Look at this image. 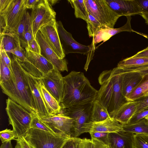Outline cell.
I'll return each mask as SVG.
<instances>
[{
	"label": "cell",
	"instance_id": "cell-1",
	"mask_svg": "<svg viewBox=\"0 0 148 148\" xmlns=\"http://www.w3.org/2000/svg\"><path fill=\"white\" fill-rule=\"evenodd\" d=\"M63 79L61 108L69 109L92 103L96 99L98 91L91 85L83 73L72 71Z\"/></svg>",
	"mask_w": 148,
	"mask_h": 148
},
{
	"label": "cell",
	"instance_id": "cell-2",
	"mask_svg": "<svg viewBox=\"0 0 148 148\" xmlns=\"http://www.w3.org/2000/svg\"><path fill=\"white\" fill-rule=\"evenodd\" d=\"M122 77L120 69L116 67L103 71L98 78L101 86L96 99L106 108L110 116L127 101L123 92Z\"/></svg>",
	"mask_w": 148,
	"mask_h": 148
},
{
	"label": "cell",
	"instance_id": "cell-3",
	"mask_svg": "<svg viewBox=\"0 0 148 148\" xmlns=\"http://www.w3.org/2000/svg\"><path fill=\"white\" fill-rule=\"evenodd\" d=\"M10 58L15 83V89L10 99L37 116L27 73L14 55Z\"/></svg>",
	"mask_w": 148,
	"mask_h": 148
},
{
	"label": "cell",
	"instance_id": "cell-4",
	"mask_svg": "<svg viewBox=\"0 0 148 148\" xmlns=\"http://www.w3.org/2000/svg\"><path fill=\"white\" fill-rule=\"evenodd\" d=\"M5 110L16 138L23 136L31 128L32 122L36 116L9 97L6 100Z\"/></svg>",
	"mask_w": 148,
	"mask_h": 148
},
{
	"label": "cell",
	"instance_id": "cell-5",
	"mask_svg": "<svg viewBox=\"0 0 148 148\" xmlns=\"http://www.w3.org/2000/svg\"><path fill=\"white\" fill-rule=\"evenodd\" d=\"M23 136L34 148H61L70 138L56 136L49 132L33 128H30Z\"/></svg>",
	"mask_w": 148,
	"mask_h": 148
},
{
	"label": "cell",
	"instance_id": "cell-6",
	"mask_svg": "<svg viewBox=\"0 0 148 148\" xmlns=\"http://www.w3.org/2000/svg\"><path fill=\"white\" fill-rule=\"evenodd\" d=\"M88 12L107 28H114L120 17L108 6L106 0H84Z\"/></svg>",
	"mask_w": 148,
	"mask_h": 148
},
{
	"label": "cell",
	"instance_id": "cell-7",
	"mask_svg": "<svg viewBox=\"0 0 148 148\" xmlns=\"http://www.w3.org/2000/svg\"><path fill=\"white\" fill-rule=\"evenodd\" d=\"M25 1L11 0L7 7L0 12V16L3 18L5 25V30L2 34L8 33L16 34L26 12L27 8Z\"/></svg>",
	"mask_w": 148,
	"mask_h": 148
},
{
	"label": "cell",
	"instance_id": "cell-8",
	"mask_svg": "<svg viewBox=\"0 0 148 148\" xmlns=\"http://www.w3.org/2000/svg\"><path fill=\"white\" fill-rule=\"evenodd\" d=\"M25 51L27 61L22 62L18 60L24 70L33 77L41 78L55 68L42 55L28 50Z\"/></svg>",
	"mask_w": 148,
	"mask_h": 148
},
{
	"label": "cell",
	"instance_id": "cell-9",
	"mask_svg": "<svg viewBox=\"0 0 148 148\" xmlns=\"http://www.w3.org/2000/svg\"><path fill=\"white\" fill-rule=\"evenodd\" d=\"M56 13L47 0H41L32 9L30 20L33 34L35 38L37 32L51 21L56 19Z\"/></svg>",
	"mask_w": 148,
	"mask_h": 148
},
{
	"label": "cell",
	"instance_id": "cell-10",
	"mask_svg": "<svg viewBox=\"0 0 148 148\" xmlns=\"http://www.w3.org/2000/svg\"><path fill=\"white\" fill-rule=\"evenodd\" d=\"M39 118L56 134L66 138L73 137L74 126L73 118L60 114Z\"/></svg>",
	"mask_w": 148,
	"mask_h": 148
},
{
	"label": "cell",
	"instance_id": "cell-11",
	"mask_svg": "<svg viewBox=\"0 0 148 148\" xmlns=\"http://www.w3.org/2000/svg\"><path fill=\"white\" fill-rule=\"evenodd\" d=\"M92 103L72 108H61L59 113L73 118L74 126L73 137H77L82 133L84 125L90 122Z\"/></svg>",
	"mask_w": 148,
	"mask_h": 148
},
{
	"label": "cell",
	"instance_id": "cell-12",
	"mask_svg": "<svg viewBox=\"0 0 148 148\" xmlns=\"http://www.w3.org/2000/svg\"><path fill=\"white\" fill-rule=\"evenodd\" d=\"M56 26L61 43L66 54L70 53H78L87 55L92 50L91 46H86L76 41L72 34L64 28L60 21L56 22Z\"/></svg>",
	"mask_w": 148,
	"mask_h": 148
},
{
	"label": "cell",
	"instance_id": "cell-13",
	"mask_svg": "<svg viewBox=\"0 0 148 148\" xmlns=\"http://www.w3.org/2000/svg\"><path fill=\"white\" fill-rule=\"evenodd\" d=\"M40 79L46 88L60 104L62 100L64 85L63 77L60 71L55 68Z\"/></svg>",
	"mask_w": 148,
	"mask_h": 148
},
{
	"label": "cell",
	"instance_id": "cell-14",
	"mask_svg": "<svg viewBox=\"0 0 148 148\" xmlns=\"http://www.w3.org/2000/svg\"><path fill=\"white\" fill-rule=\"evenodd\" d=\"M35 39L41 49V55L50 62L55 68L60 71H68V63L64 59L59 58L45 40L39 30L37 32Z\"/></svg>",
	"mask_w": 148,
	"mask_h": 148
},
{
	"label": "cell",
	"instance_id": "cell-15",
	"mask_svg": "<svg viewBox=\"0 0 148 148\" xmlns=\"http://www.w3.org/2000/svg\"><path fill=\"white\" fill-rule=\"evenodd\" d=\"M56 20H53L43 26L40 29L50 47L60 59H64L65 54L61 45L58 31Z\"/></svg>",
	"mask_w": 148,
	"mask_h": 148
},
{
	"label": "cell",
	"instance_id": "cell-16",
	"mask_svg": "<svg viewBox=\"0 0 148 148\" xmlns=\"http://www.w3.org/2000/svg\"><path fill=\"white\" fill-rule=\"evenodd\" d=\"M109 7L120 16L139 14L142 10L138 0H106Z\"/></svg>",
	"mask_w": 148,
	"mask_h": 148
},
{
	"label": "cell",
	"instance_id": "cell-17",
	"mask_svg": "<svg viewBox=\"0 0 148 148\" xmlns=\"http://www.w3.org/2000/svg\"><path fill=\"white\" fill-rule=\"evenodd\" d=\"M123 125L111 117L99 122L90 121L85 123L82 133L92 132H117L121 131Z\"/></svg>",
	"mask_w": 148,
	"mask_h": 148
},
{
	"label": "cell",
	"instance_id": "cell-18",
	"mask_svg": "<svg viewBox=\"0 0 148 148\" xmlns=\"http://www.w3.org/2000/svg\"><path fill=\"white\" fill-rule=\"evenodd\" d=\"M26 72L37 111V116L42 118L51 115L39 89V78Z\"/></svg>",
	"mask_w": 148,
	"mask_h": 148
},
{
	"label": "cell",
	"instance_id": "cell-19",
	"mask_svg": "<svg viewBox=\"0 0 148 148\" xmlns=\"http://www.w3.org/2000/svg\"><path fill=\"white\" fill-rule=\"evenodd\" d=\"M138 101H127L110 116L123 125L127 124L135 114Z\"/></svg>",
	"mask_w": 148,
	"mask_h": 148
},
{
	"label": "cell",
	"instance_id": "cell-20",
	"mask_svg": "<svg viewBox=\"0 0 148 148\" xmlns=\"http://www.w3.org/2000/svg\"><path fill=\"white\" fill-rule=\"evenodd\" d=\"M126 17L127 21L123 26L117 28H104L98 31L93 38L92 44L93 46L102 41L106 42L111 37L120 32L124 31L133 32L130 23L131 16Z\"/></svg>",
	"mask_w": 148,
	"mask_h": 148
},
{
	"label": "cell",
	"instance_id": "cell-21",
	"mask_svg": "<svg viewBox=\"0 0 148 148\" xmlns=\"http://www.w3.org/2000/svg\"><path fill=\"white\" fill-rule=\"evenodd\" d=\"M120 69L123 74V96L126 99L143 81L144 77L139 72H124L121 69Z\"/></svg>",
	"mask_w": 148,
	"mask_h": 148
},
{
	"label": "cell",
	"instance_id": "cell-22",
	"mask_svg": "<svg viewBox=\"0 0 148 148\" xmlns=\"http://www.w3.org/2000/svg\"><path fill=\"white\" fill-rule=\"evenodd\" d=\"M134 134L122 131L109 133V144L111 148H132L133 136Z\"/></svg>",
	"mask_w": 148,
	"mask_h": 148
},
{
	"label": "cell",
	"instance_id": "cell-23",
	"mask_svg": "<svg viewBox=\"0 0 148 148\" xmlns=\"http://www.w3.org/2000/svg\"><path fill=\"white\" fill-rule=\"evenodd\" d=\"M39 86L42 96L48 107L49 114L52 115L59 113L61 109L60 104L46 88L40 78Z\"/></svg>",
	"mask_w": 148,
	"mask_h": 148
},
{
	"label": "cell",
	"instance_id": "cell-24",
	"mask_svg": "<svg viewBox=\"0 0 148 148\" xmlns=\"http://www.w3.org/2000/svg\"><path fill=\"white\" fill-rule=\"evenodd\" d=\"M21 45L19 38L14 33L0 34V48L8 53Z\"/></svg>",
	"mask_w": 148,
	"mask_h": 148
},
{
	"label": "cell",
	"instance_id": "cell-25",
	"mask_svg": "<svg viewBox=\"0 0 148 148\" xmlns=\"http://www.w3.org/2000/svg\"><path fill=\"white\" fill-rule=\"evenodd\" d=\"M111 117L107 109L98 100L92 103L90 121L99 122Z\"/></svg>",
	"mask_w": 148,
	"mask_h": 148
},
{
	"label": "cell",
	"instance_id": "cell-26",
	"mask_svg": "<svg viewBox=\"0 0 148 148\" xmlns=\"http://www.w3.org/2000/svg\"><path fill=\"white\" fill-rule=\"evenodd\" d=\"M148 65V57L134 58L131 56L119 62L117 67L122 69H125Z\"/></svg>",
	"mask_w": 148,
	"mask_h": 148
},
{
	"label": "cell",
	"instance_id": "cell-27",
	"mask_svg": "<svg viewBox=\"0 0 148 148\" xmlns=\"http://www.w3.org/2000/svg\"><path fill=\"white\" fill-rule=\"evenodd\" d=\"M121 131L134 134H148V122L144 118L136 123L123 125Z\"/></svg>",
	"mask_w": 148,
	"mask_h": 148
},
{
	"label": "cell",
	"instance_id": "cell-28",
	"mask_svg": "<svg viewBox=\"0 0 148 148\" xmlns=\"http://www.w3.org/2000/svg\"><path fill=\"white\" fill-rule=\"evenodd\" d=\"M68 1L74 8L76 18L82 19L87 22L88 19L89 13L84 0H70Z\"/></svg>",
	"mask_w": 148,
	"mask_h": 148
},
{
	"label": "cell",
	"instance_id": "cell-29",
	"mask_svg": "<svg viewBox=\"0 0 148 148\" xmlns=\"http://www.w3.org/2000/svg\"><path fill=\"white\" fill-rule=\"evenodd\" d=\"M148 92V78L143 81L126 98L127 101H135L144 97Z\"/></svg>",
	"mask_w": 148,
	"mask_h": 148
},
{
	"label": "cell",
	"instance_id": "cell-30",
	"mask_svg": "<svg viewBox=\"0 0 148 148\" xmlns=\"http://www.w3.org/2000/svg\"><path fill=\"white\" fill-rule=\"evenodd\" d=\"M86 22L88 36L93 38L98 31L101 29L106 28L89 13L88 19Z\"/></svg>",
	"mask_w": 148,
	"mask_h": 148
},
{
	"label": "cell",
	"instance_id": "cell-31",
	"mask_svg": "<svg viewBox=\"0 0 148 148\" xmlns=\"http://www.w3.org/2000/svg\"><path fill=\"white\" fill-rule=\"evenodd\" d=\"M132 148H148V134H134Z\"/></svg>",
	"mask_w": 148,
	"mask_h": 148
},
{
	"label": "cell",
	"instance_id": "cell-32",
	"mask_svg": "<svg viewBox=\"0 0 148 148\" xmlns=\"http://www.w3.org/2000/svg\"><path fill=\"white\" fill-rule=\"evenodd\" d=\"M31 128H35L44 131L49 132L55 136H62L55 133L44 124L39 117L36 116H35L33 119L31 125Z\"/></svg>",
	"mask_w": 148,
	"mask_h": 148
},
{
	"label": "cell",
	"instance_id": "cell-33",
	"mask_svg": "<svg viewBox=\"0 0 148 148\" xmlns=\"http://www.w3.org/2000/svg\"><path fill=\"white\" fill-rule=\"evenodd\" d=\"M8 53H10L14 55L17 59L20 61L24 62L27 61L26 58V51L20 45L16 48L9 51Z\"/></svg>",
	"mask_w": 148,
	"mask_h": 148
},
{
	"label": "cell",
	"instance_id": "cell-34",
	"mask_svg": "<svg viewBox=\"0 0 148 148\" xmlns=\"http://www.w3.org/2000/svg\"><path fill=\"white\" fill-rule=\"evenodd\" d=\"M0 137L2 143H3L15 139L16 135L13 130L6 129L0 132Z\"/></svg>",
	"mask_w": 148,
	"mask_h": 148
},
{
	"label": "cell",
	"instance_id": "cell-35",
	"mask_svg": "<svg viewBox=\"0 0 148 148\" xmlns=\"http://www.w3.org/2000/svg\"><path fill=\"white\" fill-rule=\"evenodd\" d=\"M109 132H92L90 133L91 138L96 139L108 146L109 144Z\"/></svg>",
	"mask_w": 148,
	"mask_h": 148
},
{
	"label": "cell",
	"instance_id": "cell-36",
	"mask_svg": "<svg viewBox=\"0 0 148 148\" xmlns=\"http://www.w3.org/2000/svg\"><path fill=\"white\" fill-rule=\"evenodd\" d=\"M81 138L72 137L68 139L61 148H79Z\"/></svg>",
	"mask_w": 148,
	"mask_h": 148
},
{
	"label": "cell",
	"instance_id": "cell-37",
	"mask_svg": "<svg viewBox=\"0 0 148 148\" xmlns=\"http://www.w3.org/2000/svg\"><path fill=\"white\" fill-rule=\"evenodd\" d=\"M121 69L124 72H139L143 75L144 78H148V65L135 68L125 69Z\"/></svg>",
	"mask_w": 148,
	"mask_h": 148
},
{
	"label": "cell",
	"instance_id": "cell-38",
	"mask_svg": "<svg viewBox=\"0 0 148 148\" xmlns=\"http://www.w3.org/2000/svg\"><path fill=\"white\" fill-rule=\"evenodd\" d=\"M144 98L142 100L138 101V103L135 114L148 109V96Z\"/></svg>",
	"mask_w": 148,
	"mask_h": 148
},
{
	"label": "cell",
	"instance_id": "cell-39",
	"mask_svg": "<svg viewBox=\"0 0 148 148\" xmlns=\"http://www.w3.org/2000/svg\"><path fill=\"white\" fill-rule=\"evenodd\" d=\"M148 115V109L134 115L131 118L128 124H130L136 123L141 119L145 118Z\"/></svg>",
	"mask_w": 148,
	"mask_h": 148
},
{
	"label": "cell",
	"instance_id": "cell-40",
	"mask_svg": "<svg viewBox=\"0 0 148 148\" xmlns=\"http://www.w3.org/2000/svg\"><path fill=\"white\" fill-rule=\"evenodd\" d=\"M16 141V146L17 148H34L29 143L23 136L15 139Z\"/></svg>",
	"mask_w": 148,
	"mask_h": 148
},
{
	"label": "cell",
	"instance_id": "cell-41",
	"mask_svg": "<svg viewBox=\"0 0 148 148\" xmlns=\"http://www.w3.org/2000/svg\"><path fill=\"white\" fill-rule=\"evenodd\" d=\"M19 24L16 34L19 38L20 43L21 41L24 34L25 28V13Z\"/></svg>",
	"mask_w": 148,
	"mask_h": 148
},
{
	"label": "cell",
	"instance_id": "cell-42",
	"mask_svg": "<svg viewBox=\"0 0 148 148\" xmlns=\"http://www.w3.org/2000/svg\"><path fill=\"white\" fill-rule=\"evenodd\" d=\"M27 50L41 55L40 48L36 39L31 42Z\"/></svg>",
	"mask_w": 148,
	"mask_h": 148
},
{
	"label": "cell",
	"instance_id": "cell-43",
	"mask_svg": "<svg viewBox=\"0 0 148 148\" xmlns=\"http://www.w3.org/2000/svg\"><path fill=\"white\" fill-rule=\"evenodd\" d=\"M0 51V57L2 58L5 64L10 69L12 70L11 66V60L7 53L1 48Z\"/></svg>",
	"mask_w": 148,
	"mask_h": 148
},
{
	"label": "cell",
	"instance_id": "cell-44",
	"mask_svg": "<svg viewBox=\"0 0 148 148\" xmlns=\"http://www.w3.org/2000/svg\"><path fill=\"white\" fill-rule=\"evenodd\" d=\"M91 139L92 143L90 148H108V147L96 139Z\"/></svg>",
	"mask_w": 148,
	"mask_h": 148
},
{
	"label": "cell",
	"instance_id": "cell-45",
	"mask_svg": "<svg viewBox=\"0 0 148 148\" xmlns=\"http://www.w3.org/2000/svg\"><path fill=\"white\" fill-rule=\"evenodd\" d=\"M41 0H25V5L27 9H33L40 2Z\"/></svg>",
	"mask_w": 148,
	"mask_h": 148
},
{
	"label": "cell",
	"instance_id": "cell-46",
	"mask_svg": "<svg viewBox=\"0 0 148 148\" xmlns=\"http://www.w3.org/2000/svg\"><path fill=\"white\" fill-rule=\"evenodd\" d=\"M92 142L91 139L84 138L82 139L79 148H90Z\"/></svg>",
	"mask_w": 148,
	"mask_h": 148
},
{
	"label": "cell",
	"instance_id": "cell-47",
	"mask_svg": "<svg viewBox=\"0 0 148 148\" xmlns=\"http://www.w3.org/2000/svg\"><path fill=\"white\" fill-rule=\"evenodd\" d=\"M138 1L142 10V13L148 12V0H138Z\"/></svg>",
	"mask_w": 148,
	"mask_h": 148
},
{
	"label": "cell",
	"instance_id": "cell-48",
	"mask_svg": "<svg viewBox=\"0 0 148 148\" xmlns=\"http://www.w3.org/2000/svg\"><path fill=\"white\" fill-rule=\"evenodd\" d=\"M132 57L134 58L148 57V47L145 49L138 52Z\"/></svg>",
	"mask_w": 148,
	"mask_h": 148
},
{
	"label": "cell",
	"instance_id": "cell-49",
	"mask_svg": "<svg viewBox=\"0 0 148 148\" xmlns=\"http://www.w3.org/2000/svg\"><path fill=\"white\" fill-rule=\"evenodd\" d=\"M10 1L11 0H0V12L7 7Z\"/></svg>",
	"mask_w": 148,
	"mask_h": 148
},
{
	"label": "cell",
	"instance_id": "cell-50",
	"mask_svg": "<svg viewBox=\"0 0 148 148\" xmlns=\"http://www.w3.org/2000/svg\"><path fill=\"white\" fill-rule=\"evenodd\" d=\"M0 148H12L11 141L2 143Z\"/></svg>",
	"mask_w": 148,
	"mask_h": 148
},
{
	"label": "cell",
	"instance_id": "cell-51",
	"mask_svg": "<svg viewBox=\"0 0 148 148\" xmlns=\"http://www.w3.org/2000/svg\"><path fill=\"white\" fill-rule=\"evenodd\" d=\"M48 1L50 4L52 6L56 3H58V2L59 1L57 0H48Z\"/></svg>",
	"mask_w": 148,
	"mask_h": 148
},
{
	"label": "cell",
	"instance_id": "cell-52",
	"mask_svg": "<svg viewBox=\"0 0 148 148\" xmlns=\"http://www.w3.org/2000/svg\"><path fill=\"white\" fill-rule=\"evenodd\" d=\"M148 96V92L146 94V95H145V97H145Z\"/></svg>",
	"mask_w": 148,
	"mask_h": 148
},
{
	"label": "cell",
	"instance_id": "cell-53",
	"mask_svg": "<svg viewBox=\"0 0 148 148\" xmlns=\"http://www.w3.org/2000/svg\"><path fill=\"white\" fill-rule=\"evenodd\" d=\"M145 118L147 120H148V115L145 117Z\"/></svg>",
	"mask_w": 148,
	"mask_h": 148
},
{
	"label": "cell",
	"instance_id": "cell-54",
	"mask_svg": "<svg viewBox=\"0 0 148 148\" xmlns=\"http://www.w3.org/2000/svg\"><path fill=\"white\" fill-rule=\"evenodd\" d=\"M15 148H17V147L15 146Z\"/></svg>",
	"mask_w": 148,
	"mask_h": 148
},
{
	"label": "cell",
	"instance_id": "cell-55",
	"mask_svg": "<svg viewBox=\"0 0 148 148\" xmlns=\"http://www.w3.org/2000/svg\"><path fill=\"white\" fill-rule=\"evenodd\" d=\"M108 148H110V147H108Z\"/></svg>",
	"mask_w": 148,
	"mask_h": 148
}]
</instances>
